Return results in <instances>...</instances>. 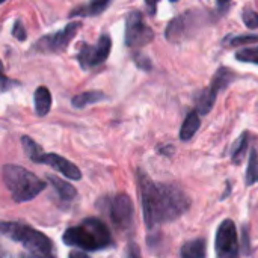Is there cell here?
<instances>
[{"label": "cell", "mask_w": 258, "mask_h": 258, "mask_svg": "<svg viewBox=\"0 0 258 258\" xmlns=\"http://www.w3.org/2000/svg\"><path fill=\"white\" fill-rule=\"evenodd\" d=\"M80 27H82L80 21L70 23L62 30H57L54 33L42 36L35 44V50L36 51H42V53H60V51H63L68 47V44L77 35Z\"/></svg>", "instance_id": "obj_11"}, {"label": "cell", "mask_w": 258, "mask_h": 258, "mask_svg": "<svg viewBox=\"0 0 258 258\" xmlns=\"http://www.w3.org/2000/svg\"><path fill=\"white\" fill-rule=\"evenodd\" d=\"M216 258H240V246L236 224L224 219L216 231Z\"/></svg>", "instance_id": "obj_9"}, {"label": "cell", "mask_w": 258, "mask_h": 258, "mask_svg": "<svg viewBox=\"0 0 258 258\" xmlns=\"http://www.w3.org/2000/svg\"><path fill=\"white\" fill-rule=\"evenodd\" d=\"M225 42H228L231 47H239V45H245L251 42H258V35H239V36L227 38Z\"/></svg>", "instance_id": "obj_23"}, {"label": "cell", "mask_w": 258, "mask_h": 258, "mask_svg": "<svg viewBox=\"0 0 258 258\" xmlns=\"http://www.w3.org/2000/svg\"><path fill=\"white\" fill-rule=\"evenodd\" d=\"M127 257L128 258H142V255H141V249H139V246H138L135 242L128 243V248H127Z\"/></svg>", "instance_id": "obj_26"}, {"label": "cell", "mask_w": 258, "mask_h": 258, "mask_svg": "<svg viewBox=\"0 0 258 258\" xmlns=\"http://www.w3.org/2000/svg\"><path fill=\"white\" fill-rule=\"evenodd\" d=\"M135 59H136V63H138L142 70H151V63H150V60H148L147 57L136 54V56H135Z\"/></svg>", "instance_id": "obj_27"}, {"label": "cell", "mask_w": 258, "mask_h": 258, "mask_svg": "<svg viewBox=\"0 0 258 258\" xmlns=\"http://www.w3.org/2000/svg\"><path fill=\"white\" fill-rule=\"evenodd\" d=\"M62 240L65 245L83 251H101L113 246V239L107 225L97 218H88L79 225L70 227L63 233Z\"/></svg>", "instance_id": "obj_2"}, {"label": "cell", "mask_w": 258, "mask_h": 258, "mask_svg": "<svg viewBox=\"0 0 258 258\" xmlns=\"http://www.w3.org/2000/svg\"><path fill=\"white\" fill-rule=\"evenodd\" d=\"M2 174L3 183L15 203L32 201L45 189V183L23 166L5 165Z\"/></svg>", "instance_id": "obj_4"}, {"label": "cell", "mask_w": 258, "mask_h": 258, "mask_svg": "<svg viewBox=\"0 0 258 258\" xmlns=\"http://www.w3.org/2000/svg\"><path fill=\"white\" fill-rule=\"evenodd\" d=\"M12 36H15L18 41H24L26 38H27V33H26V29H24V26L21 24V21H15V24H14V29H12Z\"/></svg>", "instance_id": "obj_25"}, {"label": "cell", "mask_w": 258, "mask_h": 258, "mask_svg": "<svg viewBox=\"0 0 258 258\" xmlns=\"http://www.w3.org/2000/svg\"><path fill=\"white\" fill-rule=\"evenodd\" d=\"M243 23L246 24L248 29H258V12L251 9V8H245L243 9Z\"/></svg>", "instance_id": "obj_24"}, {"label": "cell", "mask_w": 258, "mask_h": 258, "mask_svg": "<svg viewBox=\"0 0 258 258\" xmlns=\"http://www.w3.org/2000/svg\"><path fill=\"white\" fill-rule=\"evenodd\" d=\"M154 39L153 29L144 21L139 11H132L125 20V45L130 48H139L150 44Z\"/></svg>", "instance_id": "obj_8"}, {"label": "cell", "mask_w": 258, "mask_h": 258, "mask_svg": "<svg viewBox=\"0 0 258 258\" xmlns=\"http://www.w3.org/2000/svg\"><path fill=\"white\" fill-rule=\"evenodd\" d=\"M110 0H92L85 5H79L71 9L70 17H95L104 12L106 8H109Z\"/></svg>", "instance_id": "obj_13"}, {"label": "cell", "mask_w": 258, "mask_h": 258, "mask_svg": "<svg viewBox=\"0 0 258 258\" xmlns=\"http://www.w3.org/2000/svg\"><path fill=\"white\" fill-rule=\"evenodd\" d=\"M246 186H252L258 183V150L254 148L249 156V163L246 169V177H245Z\"/></svg>", "instance_id": "obj_21"}, {"label": "cell", "mask_w": 258, "mask_h": 258, "mask_svg": "<svg viewBox=\"0 0 258 258\" xmlns=\"http://www.w3.org/2000/svg\"><path fill=\"white\" fill-rule=\"evenodd\" d=\"M207 243L204 239H195L184 243L180 249L181 258H206Z\"/></svg>", "instance_id": "obj_17"}, {"label": "cell", "mask_w": 258, "mask_h": 258, "mask_svg": "<svg viewBox=\"0 0 258 258\" xmlns=\"http://www.w3.org/2000/svg\"><path fill=\"white\" fill-rule=\"evenodd\" d=\"M33 104H35V113L38 116H45L51 109V92L45 86L36 88L33 94Z\"/></svg>", "instance_id": "obj_14"}, {"label": "cell", "mask_w": 258, "mask_h": 258, "mask_svg": "<svg viewBox=\"0 0 258 258\" xmlns=\"http://www.w3.org/2000/svg\"><path fill=\"white\" fill-rule=\"evenodd\" d=\"M236 59L240 60V62L258 65V47H254V48H243V50L237 51L236 53Z\"/></svg>", "instance_id": "obj_22"}, {"label": "cell", "mask_w": 258, "mask_h": 258, "mask_svg": "<svg viewBox=\"0 0 258 258\" xmlns=\"http://www.w3.org/2000/svg\"><path fill=\"white\" fill-rule=\"evenodd\" d=\"M68 258H89V255L85 254V252H82V251H71Z\"/></svg>", "instance_id": "obj_28"}, {"label": "cell", "mask_w": 258, "mask_h": 258, "mask_svg": "<svg viewBox=\"0 0 258 258\" xmlns=\"http://www.w3.org/2000/svg\"><path fill=\"white\" fill-rule=\"evenodd\" d=\"M39 163H44V165H48L51 166L53 169H56L57 172H60L63 177L73 180V181H77L82 178V172L80 169L73 163L70 162L68 159L59 156V154H54V153H48V154H44L41 162Z\"/></svg>", "instance_id": "obj_12"}, {"label": "cell", "mask_w": 258, "mask_h": 258, "mask_svg": "<svg viewBox=\"0 0 258 258\" xmlns=\"http://www.w3.org/2000/svg\"><path fill=\"white\" fill-rule=\"evenodd\" d=\"M159 151H160L162 154H165V156H169V154L174 153V147H169V145H168L166 148H160Z\"/></svg>", "instance_id": "obj_29"}, {"label": "cell", "mask_w": 258, "mask_h": 258, "mask_svg": "<svg viewBox=\"0 0 258 258\" xmlns=\"http://www.w3.org/2000/svg\"><path fill=\"white\" fill-rule=\"evenodd\" d=\"M201 121H200V115L197 110H192L190 113H187L181 128H180V139L181 141H190L195 133L200 130Z\"/></svg>", "instance_id": "obj_18"}, {"label": "cell", "mask_w": 258, "mask_h": 258, "mask_svg": "<svg viewBox=\"0 0 258 258\" xmlns=\"http://www.w3.org/2000/svg\"><path fill=\"white\" fill-rule=\"evenodd\" d=\"M204 20L201 18L198 11H186L183 15L175 17L166 27L165 36L171 42H183L184 39L190 38L201 26Z\"/></svg>", "instance_id": "obj_6"}, {"label": "cell", "mask_w": 258, "mask_h": 258, "mask_svg": "<svg viewBox=\"0 0 258 258\" xmlns=\"http://www.w3.org/2000/svg\"><path fill=\"white\" fill-rule=\"evenodd\" d=\"M97 206L107 213L109 219L118 230L127 231L132 227L135 210L128 195L118 194L115 197H106L101 201H98Z\"/></svg>", "instance_id": "obj_5"}, {"label": "cell", "mask_w": 258, "mask_h": 258, "mask_svg": "<svg viewBox=\"0 0 258 258\" xmlns=\"http://www.w3.org/2000/svg\"><path fill=\"white\" fill-rule=\"evenodd\" d=\"M112 50V39L109 35H101L100 39L97 41V44H83L82 48L79 50L76 59L79 60L80 67L83 70H89L94 67L101 65L103 62H106V59L109 57Z\"/></svg>", "instance_id": "obj_10"}, {"label": "cell", "mask_w": 258, "mask_h": 258, "mask_svg": "<svg viewBox=\"0 0 258 258\" xmlns=\"http://www.w3.org/2000/svg\"><path fill=\"white\" fill-rule=\"evenodd\" d=\"M106 98H107L106 94L101 92V91H86V92H82V94L73 97L71 104H73L76 109H83V107H88V106H91V104L104 101Z\"/></svg>", "instance_id": "obj_16"}, {"label": "cell", "mask_w": 258, "mask_h": 258, "mask_svg": "<svg viewBox=\"0 0 258 258\" xmlns=\"http://www.w3.org/2000/svg\"><path fill=\"white\" fill-rule=\"evenodd\" d=\"M3 236L21 243L32 258H56L53 242L42 233L20 222H2Z\"/></svg>", "instance_id": "obj_3"}, {"label": "cell", "mask_w": 258, "mask_h": 258, "mask_svg": "<svg viewBox=\"0 0 258 258\" xmlns=\"http://www.w3.org/2000/svg\"><path fill=\"white\" fill-rule=\"evenodd\" d=\"M21 144H23V150H24V153L27 154V157H29L33 163H39L41 159H42V156L45 154V153L42 151V148H41L35 141H32L29 136H23V138H21Z\"/></svg>", "instance_id": "obj_20"}, {"label": "cell", "mask_w": 258, "mask_h": 258, "mask_svg": "<svg viewBox=\"0 0 258 258\" xmlns=\"http://www.w3.org/2000/svg\"><path fill=\"white\" fill-rule=\"evenodd\" d=\"M248 144H249V135H248V132H245L234 142V145L231 147V151H230V157H231V162L234 165H240L243 162L246 150H248Z\"/></svg>", "instance_id": "obj_19"}, {"label": "cell", "mask_w": 258, "mask_h": 258, "mask_svg": "<svg viewBox=\"0 0 258 258\" xmlns=\"http://www.w3.org/2000/svg\"><path fill=\"white\" fill-rule=\"evenodd\" d=\"M47 180H48V183L54 187L56 194L59 195V198H60L62 201H73V200L76 198L77 190H76V187H74L73 184H70L68 181H63V180H60L59 177L51 175V174L47 175Z\"/></svg>", "instance_id": "obj_15"}, {"label": "cell", "mask_w": 258, "mask_h": 258, "mask_svg": "<svg viewBox=\"0 0 258 258\" xmlns=\"http://www.w3.org/2000/svg\"><path fill=\"white\" fill-rule=\"evenodd\" d=\"M236 79H237V76L234 74V71H231L230 68L221 67L216 71V74H215V77H213V80L210 83V88L204 89L198 95V98H197V109H198V112L203 113V115H207L213 109L218 94L222 89H225Z\"/></svg>", "instance_id": "obj_7"}, {"label": "cell", "mask_w": 258, "mask_h": 258, "mask_svg": "<svg viewBox=\"0 0 258 258\" xmlns=\"http://www.w3.org/2000/svg\"><path fill=\"white\" fill-rule=\"evenodd\" d=\"M136 175L144 221L150 230L178 219L190 209V198L180 187L156 183L142 169H138Z\"/></svg>", "instance_id": "obj_1"}]
</instances>
